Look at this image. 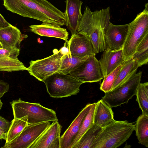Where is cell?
Returning <instances> with one entry per match:
<instances>
[{"instance_id":"cell-10","label":"cell","mask_w":148,"mask_h":148,"mask_svg":"<svg viewBox=\"0 0 148 148\" xmlns=\"http://www.w3.org/2000/svg\"><path fill=\"white\" fill-rule=\"evenodd\" d=\"M50 121L28 124L21 133L2 148H29L50 125Z\"/></svg>"},{"instance_id":"cell-2","label":"cell","mask_w":148,"mask_h":148,"mask_svg":"<svg viewBox=\"0 0 148 148\" xmlns=\"http://www.w3.org/2000/svg\"><path fill=\"white\" fill-rule=\"evenodd\" d=\"M110 12L109 7L92 12L86 6L79 23L77 32L82 33L89 38L96 53L106 49L104 30L110 22Z\"/></svg>"},{"instance_id":"cell-3","label":"cell","mask_w":148,"mask_h":148,"mask_svg":"<svg viewBox=\"0 0 148 148\" xmlns=\"http://www.w3.org/2000/svg\"><path fill=\"white\" fill-rule=\"evenodd\" d=\"M135 125L127 121L114 120L103 128L92 148H116L123 144L134 130Z\"/></svg>"},{"instance_id":"cell-15","label":"cell","mask_w":148,"mask_h":148,"mask_svg":"<svg viewBox=\"0 0 148 148\" xmlns=\"http://www.w3.org/2000/svg\"><path fill=\"white\" fill-rule=\"evenodd\" d=\"M66 9L64 12L65 25L71 34L77 32L79 21L82 14L81 8L83 2L80 0H66Z\"/></svg>"},{"instance_id":"cell-24","label":"cell","mask_w":148,"mask_h":148,"mask_svg":"<svg viewBox=\"0 0 148 148\" xmlns=\"http://www.w3.org/2000/svg\"><path fill=\"white\" fill-rule=\"evenodd\" d=\"M27 120V116L20 119L14 118L11 122L9 129L7 132L5 143L10 142L21 133L28 125Z\"/></svg>"},{"instance_id":"cell-1","label":"cell","mask_w":148,"mask_h":148,"mask_svg":"<svg viewBox=\"0 0 148 148\" xmlns=\"http://www.w3.org/2000/svg\"><path fill=\"white\" fill-rule=\"evenodd\" d=\"M10 11L24 17L59 26L65 25L64 13L47 0H8Z\"/></svg>"},{"instance_id":"cell-30","label":"cell","mask_w":148,"mask_h":148,"mask_svg":"<svg viewBox=\"0 0 148 148\" xmlns=\"http://www.w3.org/2000/svg\"><path fill=\"white\" fill-rule=\"evenodd\" d=\"M20 49L13 50H8L3 48L0 49V58L10 57L14 58H18L19 55Z\"/></svg>"},{"instance_id":"cell-31","label":"cell","mask_w":148,"mask_h":148,"mask_svg":"<svg viewBox=\"0 0 148 148\" xmlns=\"http://www.w3.org/2000/svg\"><path fill=\"white\" fill-rule=\"evenodd\" d=\"M9 88V84L8 83L0 79V99L8 91Z\"/></svg>"},{"instance_id":"cell-9","label":"cell","mask_w":148,"mask_h":148,"mask_svg":"<svg viewBox=\"0 0 148 148\" xmlns=\"http://www.w3.org/2000/svg\"><path fill=\"white\" fill-rule=\"evenodd\" d=\"M90 56L69 74L83 83L98 82L103 78L99 61Z\"/></svg>"},{"instance_id":"cell-12","label":"cell","mask_w":148,"mask_h":148,"mask_svg":"<svg viewBox=\"0 0 148 148\" xmlns=\"http://www.w3.org/2000/svg\"><path fill=\"white\" fill-rule=\"evenodd\" d=\"M61 128L58 121H53L29 148H60Z\"/></svg>"},{"instance_id":"cell-6","label":"cell","mask_w":148,"mask_h":148,"mask_svg":"<svg viewBox=\"0 0 148 148\" xmlns=\"http://www.w3.org/2000/svg\"><path fill=\"white\" fill-rule=\"evenodd\" d=\"M47 92L54 98L66 97L79 92L82 82L69 74L57 72L47 77L43 82Z\"/></svg>"},{"instance_id":"cell-7","label":"cell","mask_w":148,"mask_h":148,"mask_svg":"<svg viewBox=\"0 0 148 148\" xmlns=\"http://www.w3.org/2000/svg\"><path fill=\"white\" fill-rule=\"evenodd\" d=\"M59 51L54 49L53 54L44 58L32 60L28 68L29 74L43 82L48 77L58 72L64 55L69 52L66 44Z\"/></svg>"},{"instance_id":"cell-36","label":"cell","mask_w":148,"mask_h":148,"mask_svg":"<svg viewBox=\"0 0 148 148\" xmlns=\"http://www.w3.org/2000/svg\"><path fill=\"white\" fill-rule=\"evenodd\" d=\"M2 48V45H1V44L0 42V49Z\"/></svg>"},{"instance_id":"cell-8","label":"cell","mask_w":148,"mask_h":148,"mask_svg":"<svg viewBox=\"0 0 148 148\" xmlns=\"http://www.w3.org/2000/svg\"><path fill=\"white\" fill-rule=\"evenodd\" d=\"M142 74L141 71L136 73L121 86L105 93L101 99L111 108L127 103L135 95Z\"/></svg>"},{"instance_id":"cell-19","label":"cell","mask_w":148,"mask_h":148,"mask_svg":"<svg viewBox=\"0 0 148 148\" xmlns=\"http://www.w3.org/2000/svg\"><path fill=\"white\" fill-rule=\"evenodd\" d=\"M96 103L94 115V124L103 128L114 120V112L112 108L102 99Z\"/></svg>"},{"instance_id":"cell-28","label":"cell","mask_w":148,"mask_h":148,"mask_svg":"<svg viewBox=\"0 0 148 148\" xmlns=\"http://www.w3.org/2000/svg\"><path fill=\"white\" fill-rule=\"evenodd\" d=\"M132 58L139 67L147 63L148 62V35L146 36L137 46Z\"/></svg>"},{"instance_id":"cell-16","label":"cell","mask_w":148,"mask_h":148,"mask_svg":"<svg viewBox=\"0 0 148 148\" xmlns=\"http://www.w3.org/2000/svg\"><path fill=\"white\" fill-rule=\"evenodd\" d=\"M27 36L22 34L19 29L11 24L0 29V42L3 49L10 50L19 49L18 46L21 42Z\"/></svg>"},{"instance_id":"cell-22","label":"cell","mask_w":148,"mask_h":148,"mask_svg":"<svg viewBox=\"0 0 148 148\" xmlns=\"http://www.w3.org/2000/svg\"><path fill=\"white\" fill-rule=\"evenodd\" d=\"M102 129L99 125L94 124L73 148H92L95 140Z\"/></svg>"},{"instance_id":"cell-27","label":"cell","mask_w":148,"mask_h":148,"mask_svg":"<svg viewBox=\"0 0 148 148\" xmlns=\"http://www.w3.org/2000/svg\"><path fill=\"white\" fill-rule=\"evenodd\" d=\"M136 101L143 114L148 115V83H140L137 88L136 95Z\"/></svg>"},{"instance_id":"cell-32","label":"cell","mask_w":148,"mask_h":148,"mask_svg":"<svg viewBox=\"0 0 148 148\" xmlns=\"http://www.w3.org/2000/svg\"><path fill=\"white\" fill-rule=\"evenodd\" d=\"M11 124V122H9L0 116V128L7 132L9 129Z\"/></svg>"},{"instance_id":"cell-18","label":"cell","mask_w":148,"mask_h":148,"mask_svg":"<svg viewBox=\"0 0 148 148\" xmlns=\"http://www.w3.org/2000/svg\"><path fill=\"white\" fill-rule=\"evenodd\" d=\"M31 31L41 36L59 38L68 42L69 33L66 29L51 23L42 22L40 25L29 26Z\"/></svg>"},{"instance_id":"cell-33","label":"cell","mask_w":148,"mask_h":148,"mask_svg":"<svg viewBox=\"0 0 148 148\" xmlns=\"http://www.w3.org/2000/svg\"><path fill=\"white\" fill-rule=\"evenodd\" d=\"M10 25L0 13V29L8 27Z\"/></svg>"},{"instance_id":"cell-35","label":"cell","mask_w":148,"mask_h":148,"mask_svg":"<svg viewBox=\"0 0 148 148\" xmlns=\"http://www.w3.org/2000/svg\"><path fill=\"white\" fill-rule=\"evenodd\" d=\"M3 105V103L0 99V110H1Z\"/></svg>"},{"instance_id":"cell-14","label":"cell","mask_w":148,"mask_h":148,"mask_svg":"<svg viewBox=\"0 0 148 148\" xmlns=\"http://www.w3.org/2000/svg\"><path fill=\"white\" fill-rule=\"evenodd\" d=\"M99 60L103 78L125 62L123 59L122 49L112 50L106 49Z\"/></svg>"},{"instance_id":"cell-34","label":"cell","mask_w":148,"mask_h":148,"mask_svg":"<svg viewBox=\"0 0 148 148\" xmlns=\"http://www.w3.org/2000/svg\"><path fill=\"white\" fill-rule=\"evenodd\" d=\"M7 137V132L0 128V140L3 139L6 140Z\"/></svg>"},{"instance_id":"cell-23","label":"cell","mask_w":148,"mask_h":148,"mask_svg":"<svg viewBox=\"0 0 148 148\" xmlns=\"http://www.w3.org/2000/svg\"><path fill=\"white\" fill-rule=\"evenodd\" d=\"M89 56L79 57L72 55L69 51L68 52L64 55L58 72L64 74H69Z\"/></svg>"},{"instance_id":"cell-11","label":"cell","mask_w":148,"mask_h":148,"mask_svg":"<svg viewBox=\"0 0 148 148\" xmlns=\"http://www.w3.org/2000/svg\"><path fill=\"white\" fill-rule=\"evenodd\" d=\"M129 23L115 25L110 22L104 30L106 49H122L128 30Z\"/></svg>"},{"instance_id":"cell-5","label":"cell","mask_w":148,"mask_h":148,"mask_svg":"<svg viewBox=\"0 0 148 148\" xmlns=\"http://www.w3.org/2000/svg\"><path fill=\"white\" fill-rule=\"evenodd\" d=\"M10 103L14 118L20 119L27 116L28 124L58 121L55 111L44 107L39 103L26 102L19 98L13 100Z\"/></svg>"},{"instance_id":"cell-4","label":"cell","mask_w":148,"mask_h":148,"mask_svg":"<svg viewBox=\"0 0 148 148\" xmlns=\"http://www.w3.org/2000/svg\"><path fill=\"white\" fill-rule=\"evenodd\" d=\"M148 3L145 8L129 23L128 30L122 49L125 62L132 58L140 42L148 35Z\"/></svg>"},{"instance_id":"cell-21","label":"cell","mask_w":148,"mask_h":148,"mask_svg":"<svg viewBox=\"0 0 148 148\" xmlns=\"http://www.w3.org/2000/svg\"><path fill=\"white\" fill-rule=\"evenodd\" d=\"M134 130L139 144L148 147V115L142 114L137 119Z\"/></svg>"},{"instance_id":"cell-29","label":"cell","mask_w":148,"mask_h":148,"mask_svg":"<svg viewBox=\"0 0 148 148\" xmlns=\"http://www.w3.org/2000/svg\"><path fill=\"white\" fill-rule=\"evenodd\" d=\"M122 65L121 64L119 66L106 77L103 78L100 87L101 90L106 93L112 90L113 84Z\"/></svg>"},{"instance_id":"cell-25","label":"cell","mask_w":148,"mask_h":148,"mask_svg":"<svg viewBox=\"0 0 148 148\" xmlns=\"http://www.w3.org/2000/svg\"><path fill=\"white\" fill-rule=\"evenodd\" d=\"M28 68L18 58L10 57L0 58V71L11 72L13 71L27 70Z\"/></svg>"},{"instance_id":"cell-26","label":"cell","mask_w":148,"mask_h":148,"mask_svg":"<svg viewBox=\"0 0 148 148\" xmlns=\"http://www.w3.org/2000/svg\"><path fill=\"white\" fill-rule=\"evenodd\" d=\"M96 103H91L89 111L83 121L79 131L72 142L71 148L77 143L84 134L93 125L94 112Z\"/></svg>"},{"instance_id":"cell-13","label":"cell","mask_w":148,"mask_h":148,"mask_svg":"<svg viewBox=\"0 0 148 148\" xmlns=\"http://www.w3.org/2000/svg\"><path fill=\"white\" fill-rule=\"evenodd\" d=\"M67 45L69 52L79 57L95 56L96 54L89 38L81 32L72 35Z\"/></svg>"},{"instance_id":"cell-17","label":"cell","mask_w":148,"mask_h":148,"mask_svg":"<svg viewBox=\"0 0 148 148\" xmlns=\"http://www.w3.org/2000/svg\"><path fill=\"white\" fill-rule=\"evenodd\" d=\"M91 104V103L87 104L82 109L60 137V148H71L83 121L89 111Z\"/></svg>"},{"instance_id":"cell-20","label":"cell","mask_w":148,"mask_h":148,"mask_svg":"<svg viewBox=\"0 0 148 148\" xmlns=\"http://www.w3.org/2000/svg\"><path fill=\"white\" fill-rule=\"evenodd\" d=\"M138 67L139 66L138 64L133 58L125 62L122 65L112 90L121 86L126 82L136 73Z\"/></svg>"}]
</instances>
